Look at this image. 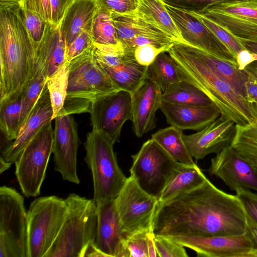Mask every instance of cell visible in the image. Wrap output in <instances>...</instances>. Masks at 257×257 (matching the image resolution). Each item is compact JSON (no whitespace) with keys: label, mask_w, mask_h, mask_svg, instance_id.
I'll return each instance as SVG.
<instances>
[{"label":"cell","mask_w":257,"mask_h":257,"mask_svg":"<svg viewBox=\"0 0 257 257\" xmlns=\"http://www.w3.org/2000/svg\"><path fill=\"white\" fill-rule=\"evenodd\" d=\"M245 230L246 214L237 195L208 179L190 191L158 202L152 225L154 234L163 236L236 235Z\"/></svg>","instance_id":"obj_1"},{"label":"cell","mask_w":257,"mask_h":257,"mask_svg":"<svg viewBox=\"0 0 257 257\" xmlns=\"http://www.w3.org/2000/svg\"><path fill=\"white\" fill-rule=\"evenodd\" d=\"M36 56L19 2H0V104L22 94Z\"/></svg>","instance_id":"obj_2"},{"label":"cell","mask_w":257,"mask_h":257,"mask_svg":"<svg viewBox=\"0 0 257 257\" xmlns=\"http://www.w3.org/2000/svg\"><path fill=\"white\" fill-rule=\"evenodd\" d=\"M167 53L176 63L183 80L203 92L218 108L221 116L235 124L252 121L249 103L217 76L198 56L193 46L176 43Z\"/></svg>","instance_id":"obj_3"},{"label":"cell","mask_w":257,"mask_h":257,"mask_svg":"<svg viewBox=\"0 0 257 257\" xmlns=\"http://www.w3.org/2000/svg\"><path fill=\"white\" fill-rule=\"evenodd\" d=\"M92 48L69 62L67 96L58 115L89 112L95 101L120 90L95 60Z\"/></svg>","instance_id":"obj_4"},{"label":"cell","mask_w":257,"mask_h":257,"mask_svg":"<svg viewBox=\"0 0 257 257\" xmlns=\"http://www.w3.org/2000/svg\"><path fill=\"white\" fill-rule=\"evenodd\" d=\"M68 213L59 233L44 257H83L94 243L97 230V206L93 199L75 193L65 199Z\"/></svg>","instance_id":"obj_5"},{"label":"cell","mask_w":257,"mask_h":257,"mask_svg":"<svg viewBox=\"0 0 257 257\" xmlns=\"http://www.w3.org/2000/svg\"><path fill=\"white\" fill-rule=\"evenodd\" d=\"M114 144L105 135L93 130L87 135L84 144L86 151L84 161L91 172L93 200L96 206L115 200L127 180L118 166Z\"/></svg>","instance_id":"obj_6"},{"label":"cell","mask_w":257,"mask_h":257,"mask_svg":"<svg viewBox=\"0 0 257 257\" xmlns=\"http://www.w3.org/2000/svg\"><path fill=\"white\" fill-rule=\"evenodd\" d=\"M68 213L65 199L55 195L35 199L27 212L28 257H44Z\"/></svg>","instance_id":"obj_7"},{"label":"cell","mask_w":257,"mask_h":257,"mask_svg":"<svg viewBox=\"0 0 257 257\" xmlns=\"http://www.w3.org/2000/svg\"><path fill=\"white\" fill-rule=\"evenodd\" d=\"M0 257H28L24 199L7 186L0 188Z\"/></svg>","instance_id":"obj_8"},{"label":"cell","mask_w":257,"mask_h":257,"mask_svg":"<svg viewBox=\"0 0 257 257\" xmlns=\"http://www.w3.org/2000/svg\"><path fill=\"white\" fill-rule=\"evenodd\" d=\"M51 121L45 124L28 143L15 162L17 181L22 192L27 197L40 194L53 152L54 130Z\"/></svg>","instance_id":"obj_9"},{"label":"cell","mask_w":257,"mask_h":257,"mask_svg":"<svg viewBox=\"0 0 257 257\" xmlns=\"http://www.w3.org/2000/svg\"><path fill=\"white\" fill-rule=\"evenodd\" d=\"M115 202L120 223L126 232L153 231L158 199L145 191L132 176L127 178Z\"/></svg>","instance_id":"obj_10"},{"label":"cell","mask_w":257,"mask_h":257,"mask_svg":"<svg viewBox=\"0 0 257 257\" xmlns=\"http://www.w3.org/2000/svg\"><path fill=\"white\" fill-rule=\"evenodd\" d=\"M130 175L147 192L156 197L173 169L179 163L152 138L132 156Z\"/></svg>","instance_id":"obj_11"},{"label":"cell","mask_w":257,"mask_h":257,"mask_svg":"<svg viewBox=\"0 0 257 257\" xmlns=\"http://www.w3.org/2000/svg\"><path fill=\"white\" fill-rule=\"evenodd\" d=\"M200 14L238 40L257 41V0H227Z\"/></svg>","instance_id":"obj_12"},{"label":"cell","mask_w":257,"mask_h":257,"mask_svg":"<svg viewBox=\"0 0 257 257\" xmlns=\"http://www.w3.org/2000/svg\"><path fill=\"white\" fill-rule=\"evenodd\" d=\"M201 257H257V248L245 232L241 234L165 236Z\"/></svg>","instance_id":"obj_13"},{"label":"cell","mask_w":257,"mask_h":257,"mask_svg":"<svg viewBox=\"0 0 257 257\" xmlns=\"http://www.w3.org/2000/svg\"><path fill=\"white\" fill-rule=\"evenodd\" d=\"M89 113L92 130L113 143L118 142L124 123L132 119V94L121 89L114 91L95 101Z\"/></svg>","instance_id":"obj_14"},{"label":"cell","mask_w":257,"mask_h":257,"mask_svg":"<svg viewBox=\"0 0 257 257\" xmlns=\"http://www.w3.org/2000/svg\"><path fill=\"white\" fill-rule=\"evenodd\" d=\"M53 152L55 170L64 180L79 184L77 172L79 145L77 124L71 115H61L55 119Z\"/></svg>","instance_id":"obj_15"},{"label":"cell","mask_w":257,"mask_h":257,"mask_svg":"<svg viewBox=\"0 0 257 257\" xmlns=\"http://www.w3.org/2000/svg\"><path fill=\"white\" fill-rule=\"evenodd\" d=\"M166 7L185 44L238 67L234 55L203 24L186 12L166 5Z\"/></svg>","instance_id":"obj_16"},{"label":"cell","mask_w":257,"mask_h":257,"mask_svg":"<svg viewBox=\"0 0 257 257\" xmlns=\"http://www.w3.org/2000/svg\"><path fill=\"white\" fill-rule=\"evenodd\" d=\"M208 172L232 191L242 188L257 192V172L230 145L211 159Z\"/></svg>","instance_id":"obj_17"},{"label":"cell","mask_w":257,"mask_h":257,"mask_svg":"<svg viewBox=\"0 0 257 257\" xmlns=\"http://www.w3.org/2000/svg\"><path fill=\"white\" fill-rule=\"evenodd\" d=\"M163 91L157 81L148 74L141 85L132 93L133 130L142 137L156 125V112L160 109Z\"/></svg>","instance_id":"obj_18"},{"label":"cell","mask_w":257,"mask_h":257,"mask_svg":"<svg viewBox=\"0 0 257 257\" xmlns=\"http://www.w3.org/2000/svg\"><path fill=\"white\" fill-rule=\"evenodd\" d=\"M235 126L233 121L220 115L197 132L183 135V140L192 157L196 160L203 159L208 155L217 154L230 144Z\"/></svg>","instance_id":"obj_19"},{"label":"cell","mask_w":257,"mask_h":257,"mask_svg":"<svg viewBox=\"0 0 257 257\" xmlns=\"http://www.w3.org/2000/svg\"><path fill=\"white\" fill-rule=\"evenodd\" d=\"M97 224L94 245L104 257H120L123 243L130 234L123 229L115 200L97 205Z\"/></svg>","instance_id":"obj_20"},{"label":"cell","mask_w":257,"mask_h":257,"mask_svg":"<svg viewBox=\"0 0 257 257\" xmlns=\"http://www.w3.org/2000/svg\"><path fill=\"white\" fill-rule=\"evenodd\" d=\"M53 111L47 86L36 103L29 118L20 128L17 138L1 152L0 161L11 166L34 137L52 119Z\"/></svg>","instance_id":"obj_21"},{"label":"cell","mask_w":257,"mask_h":257,"mask_svg":"<svg viewBox=\"0 0 257 257\" xmlns=\"http://www.w3.org/2000/svg\"><path fill=\"white\" fill-rule=\"evenodd\" d=\"M160 109L169 124L183 131H200L221 115L219 110L214 104L206 106L182 105L162 101Z\"/></svg>","instance_id":"obj_22"},{"label":"cell","mask_w":257,"mask_h":257,"mask_svg":"<svg viewBox=\"0 0 257 257\" xmlns=\"http://www.w3.org/2000/svg\"><path fill=\"white\" fill-rule=\"evenodd\" d=\"M98 7L97 0H73L68 8L60 25L66 50L83 30H91Z\"/></svg>","instance_id":"obj_23"},{"label":"cell","mask_w":257,"mask_h":257,"mask_svg":"<svg viewBox=\"0 0 257 257\" xmlns=\"http://www.w3.org/2000/svg\"><path fill=\"white\" fill-rule=\"evenodd\" d=\"M207 178L195 164L179 163L172 170L157 198L164 203L190 191L202 185Z\"/></svg>","instance_id":"obj_24"},{"label":"cell","mask_w":257,"mask_h":257,"mask_svg":"<svg viewBox=\"0 0 257 257\" xmlns=\"http://www.w3.org/2000/svg\"><path fill=\"white\" fill-rule=\"evenodd\" d=\"M66 46L60 26L47 23L43 37L36 51V57L45 65L48 78L66 61Z\"/></svg>","instance_id":"obj_25"},{"label":"cell","mask_w":257,"mask_h":257,"mask_svg":"<svg viewBox=\"0 0 257 257\" xmlns=\"http://www.w3.org/2000/svg\"><path fill=\"white\" fill-rule=\"evenodd\" d=\"M135 12L142 19L165 33L176 43L185 44L163 0H139Z\"/></svg>","instance_id":"obj_26"},{"label":"cell","mask_w":257,"mask_h":257,"mask_svg":"<svg viewBox=\"0 0 257 257\" xmlns=\"http://www.w3.org/2000/svg\"><path fill=\"white\" fill-rule=\"evenodd\" d=\"M193 47L198 56L217 76L227 82L238 95L246 100L248 75L244 70H240L232 63Z\"/></svg>","instance_id":"obj_27"},{"label":"cell","mask_w":257,"mask_h":257,"mask_svg":"<svg viewBox=\"0 0 257 257\" xmlns=\"http://www.w3.org/2000/svg\"><path fill=\"white\" fill-rule=\"evenodd\" d=\"M249 103L253 120L246 124H235L230 146L257 171V103Z\"/></svg>","instance_id":"obj_28"},{"label":"cell","mask_w":257,"mask_h":257,"mask_svg":"<svg viewBox=\"0 0 257 257\" xmlns=\"http://www.w3.org/2000/svg\"><path fill=\"white\" fill-rule=\"evenodd\" d=\"M101 68L119 89L132 94L147 77L149 66L141 65L129 58L117 67Z\"/></svg>","instance_id":"obj_29"},{"label":"cell","mask_w":257,"mask_h":257,"mask_svg":"<svg viewBox=\"0 0 257 257\" xmlns=\"http://www.w3.org/2000/svg\"><path fill=\"white\" fill-rule=\"evenodd\" d=\"M151 138L176 161L190 166L196 164L183 140V130L170 125L159 130Z\"/></svg>","instance_id":"obj_30"},{"label":"cell","mask_w":257,"mask_h":257,"mask_svg":"<svg viewBox=\"0 0 257 257\" xmlns=\"http://www.w3.org/2000/svg\"><path fill=\"white\" fill-rule=\"evenodd\" d=\"M48 78L46 65L36 57L33 76L22 93L23 102L20 130L29 118L46 87Z\"/></svg>","instance_id":"obj_31"},{"label":"cell","mask_w":257,"mask_h":257,"mask_svg":"<svg viewBox=\"0 0 257 257\" xmlns=\"http://www.w3.org/2000/svg\"><path fill=\"white\" fill-rule=\"evenodd\" d=\"M162 101L177 104L206 106L214 104L200 90L182 80L170 85L163 92Z\"/></svg>","instance_id":"obj_32"},{"label":"cell","mask_w":257,"mask_h":257,"mask_svg":"<svg viewBox=\"0 0 257 257\" xmlns=\"http://www.w3.org/2000/svg\"><path fill=\"white\" fill-rule=\"evenodd\" d=\"M22 94L0 104V128L6 141L2 152L17 137L20 128L22 108Z\"/></svg>","instance_id":"obj_33"},{"label":"cell","mask_w":257,"mask_h":257,"mask_svg":"<svg viewBox=\"0 0 257 257\" xmlns=\"http://www.w3.org/2000/svg\"><path fill=\"white\" fill-rule=\"evenodd\" d=\"M148 73L157 81L163 92L170 85L183 80L176 63L166 52L157 56L149 66Z\"/></svg>","instance_id":"obj_34"},{"label":"cell","mask_w":257,"mask_h":257,"mask_svg":"<svg viewBox=\"0 0 257 257\" xmlns=\"http://www.w3.org/2000/svg\"><path fill=\"white\" fill-rule=\"evenodd\" d=\"M154 236L152 230L130 234L124 240L120 257H158Z\"/></svg>","instance_id":"obj_35"},{"label":"cell","mask_w":257,"mask_h":257,"mask_svg":"<svg viewBox=\"0 0 257 257\" xmlns=\"http://www.w3.org/2000/svg\"><path fill=\"white\" fill-rule=\"evenodd\" d=\"M69 71V63L66 60L47 81L53 111V120L59 114L64 104L67 93Z\"/></svg>","instance_id":"obj_36"},{"label":"cell","mask_w":257,"mask_h":257,"mask_svg":"<svg viewBox=\"0 0 257 257\" xmlns=\"http://www.w3.org/2000/svg\"><path fill=\"white\" fill-rule=\"evenodd\" d=\"M91 33L94 43L104 45L120 43L110 13L99 6L93 19Z\"/></svg>","instance_id":"obj_37"},{"label":"cell","mask_w":257,"mask_h":257,"mask_svg":"<svg viewBox=\"0 0 257 257\" xmlns=\"http://www.w3.org/2000/svg\"><path fill=\"white\" fill-rule=\"evenodd\" d=\"M92 51L95 60L101 67H117L129 59L125 55L120 43L104 45L94 43Z\"/></svg>","instance_id":"obj_38"},{"label":"cell","mask_w":257,"mask_h":257,"mask_svg":"<svg viewBox=\"0 0 257 257\" xmlns=\"http://www.w3.org/2000/svg\"><path fill=\"white\" fill-rule=\"evenodd\" d=\"M187 13L203 24L227 47L235 58L240 51L246 49L238 39L203 15L192 12Z\"/></svg>","instance_id":"obj_39"},{"label":"cell","mask_w":257,"mask_h":257,"mask_svg":"<svg viewBox=\"0 0 257 257\" xmlns=\"http://www.w3.org/2000/svg\"><path fill=\"white\" fill-rule=\"evenodd\" d=\"M21 9L26 29L36 53L47 23L36 13L22 8Z\"/></svg>","instance_id":"obj_40"},{"label":"cell","mask_w":257,"mask_h":257,"mask_svg":"<svg viewBox=\"0 0 257 257\" xmlns=\"http://www.w3.org/2000/svg\"><path fill=\"white\" fill-rule=\"evenodd\" d=\"M154 244L158 257H187L185 247L168 237L155 235Z\"/></svg>","instance_id":"obj_41"},{"label":"cell","mask_w":257,"mask_h":257,"mask_svg":"<svg viewBox=\"0 0 257 257\" xmlns=\"http://www.w3.org/2000/svg\"><path fill=\"white\" fill-rule=\"evenodd\" d=\"M162 52L167 51L164 48L148 44L136 47L129 58L141 65L149 66L153 63L157 56Z\"/></svg>","instance_id":"obj_42"},{"label":"cell","mask_w":257,"mask_h":257,"mask_svg":"<svg viewBox=\"0 0 257 257\" xmlns=\"http://www.w3.org/2000/svg\"><path fill=\"white\" fill-rule=\"evenodd\" d=\"M98 6L112 16L128 14L136 11L139 0H97Z\"/></svg>","instance_id":"obj_43"},{"label":"cell","mask_w":257,"mask_h":257,"mask_svg":"<svg viewBox=\"0 0 257 257\" xmlns=\"http://www.w3.org/2000/svg\"><path fill=\"white\" fill-rule=\"evenodd\" d=\"M168 6L186 12L202 13L208 7L227 0H163Z\"/></svg>","instance_id":"obj_44"},{"label":"cell","mask_w":257,"mask_h":257,"mask_svg":"<svg viewBox=\"0 0 257 257\" xmlns=\"http://www.w3.org/2000/svg\"><path fill=\"white\" fill-rule=\"evenodd\" d=\"M94 42L90 30H83L66 50V59L69 62L84 51L91 48Z\"/></svg>","instance_id":"obj_45"},{"label":"cell","mask_w":257,"mask_h":257,"mask_svg":"<svg viewBox=\"0 0 257 257\" xmlns=\"http://www.w3.org/2000/svg\"><path fill=\"white\" fill-rule=\"evenodd\" d=\"M235 192L240 200L245 214L257 224V193L250 189L239 188Z\"/></svg>","instance_id":"obj_46"},{"label":"cell","mask_w":257,"mask_h":257,"mask_svg":"<svg viewBox=\"0 0 257 257\" xmlns=\"http://www.w3.org/2000/svg\"><path fill=\"white\" fill-rule=\"evenodd\" d=\"M22 8L38 14L46 23H52L50 0H19Z\"/></svg>","instance_id":"obj_47"},{"label":"cell","mask_w":257,"mask_h":257,"mask_svg":"<svg viewBox=\"0 0 257 257\" xmlns=\"http://www.w3.org/2000/svg\"><path fill=\"white\" fill-rule=\"evenodd\" d=\"M73 0H50L52 23L58 27L65 13Z\"/></svg>","instance_id":"obj_48"},{"label":"cell","mask_w":257,"mask_h":257,"mask_svg":"<svg viewBox=\"0 0 257 257\" xmlns=\"http://www.w3.org/2000/svg\"><path fill=\"white\" fill-rule=\"evenodd\" d=\"M236 59L238 69L244 70L247 66L257 61V55L245 49L237 54Z\"/></svg>","instance_id":"obj_49"},{"label":"cell","mask_w":257,"mask_h":257,"mask_svg":"<svg viewBox=\"0 0 257 257\" xmlns=\"http://www.w3.org/2000/svg\"><path fill=\"white\" fill-rule=\"evenodd\" d=\"M248 79L246 83V100L248 102L257 103V81L248 73Z\"/></svg>","instance_id":"obj_50"},{"label":"cell","mask_w":257,"mask_h":257,"mask_svg":"<svg viewBox=\"0 0 257 257\" xmlns=\"http://www.w3.org/2000/svg\"><path fill=\"white\" fill-rule=\"evenodd\" d=\"M245 232L250 238L254 246L257 248V224L246 214Z\"/></svg>","instance_id":"obj_51"},{"label":"cell","mask_w":257,"mask_h":257,"mask_svg":"<svg viewBox=\"0 0 257 257\" xmlns=\"http://www.w3.org/2000/svg\"><path fill=\"white\" fill-rule=\"evenodd\" d=\"M239 40L246 50L257 55V41Z\"/></svg>","instance_id":"obj_52"},{"label":"cell","mask_w":257,"mask_h":257,"mask_svg":"<svg viewBox=\"0 0 257 257\" xmlns=\"http://www.w3.org/2000/svg\"><path fill=\"white\" fill-rule=\"evenodd\" d=\"M244 70L257 81V61L247 66Z\"/></svg>","instance_id":"obj_53"},{"label":"cell","mask_w":257,"mask_h":257,"mask_svg":"<svg viewBox=\"0 0 257 257\" xmlns=\"http://www.w3.org/2000/svg\"><path fill=\"white\" fill-rule=\"evenodd\" d=\"M0 1H5V2H19V0H0Z\"/></svg>","instance_id":"obj_54"},{"label":"cell","mask_w":257,"mask_h":257,"mask_svg":"<svg viewBox=\"0 0 257 257\" xmlns=\"http://www.w3.org/2000/svg\"><path fill=\"white\" fill-rule=\"evenodd\" d=\"M257 172V171H256Z\"/></svg>","instance_id":"obj_55"}]
</instances>
